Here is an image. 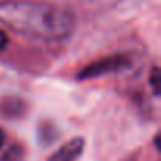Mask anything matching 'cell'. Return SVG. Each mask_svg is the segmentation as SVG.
I'll return each instance as SVG.
<instances>
[{"label":"cell","mask_w":161,"mask_h":161,"mask_svg":"<svg viewBox=\"0 0 161 161\" xmlns=\"http://www.w3.org/2000/svg\"><path fill=\"white\" fill-rule=\"evenodd\" d=\"M0 21L18 33L38 40L66 38L74 27L68 10L33 0L0 2Z\"/></svg>","instance_id":"cell-1"},{"label":"cell","mask_w":161,"mask_h":161,"mask_svg":"<svg viewBox=\"0 0 161 161\" xmlns=\"http://www.w3.org/2000/svg\"><path fill=\"white\" fill-rule=\"evenodd\" d=\"M7 44H8V35L0 30V51H3L7 47Z\"/></svg>","instance_id":"cell-5"},{"label":"cell","mask_w":161,"mask_h":161,"mask_svg":"<svg viewBox=\"0 0 161 161\" xmlns=\"http://www.w3.org/2000/svg\"><path fill=\"white\" fill-rule=\"evenodd\" d=\"M3 142H5V133H3L2 128H0V147L3 145Z\"/></svg>","instance_id":"cell-6"},{"label":"cell","mask_w":161,"mask_h":161,"mask_svg":"<svg viewBox=\"0 0 161 161\" xmlns=\"http://www.w3.org/2000/svg\"><path fill=\"white\" fill-rule=\"evenodd\" d=\"M152 87H153V90H155V93L158 95L159 93V71H158V68H155L153 69V73H152Z\"/></svg>","instance_id":"cell-4"},{"label":"cell","mask_w":161,"mask_h":161,"mask_svg":"<svg viewBox=\"0 0 161 161\" xmlns=\"http://www.w3.org/2000/svg\"><path fill=\"white\" fill-rule=\"evenodd\" d=\"M84 150V139L82 137H74L63 144L47 161H76Z\"/></svg>","instance_id":"cell-3"},{"label":"cell","mask_w":161,"mask_h":161,"mask_svg":"<svg viewBox=\"0 0 161 161\" xmlns=\"http://www.w3.org/2000/svg\"><path fill=\"white\" fill-rule=\"evenodd\" d=\"M128 63L125 55H112L103 60H98L95 63H90L89 66H86L79 74V79H89V77H97L111 71H117L120 68H123Z\"/></svg>","instance_id":"cell-2"}]
</instances>
